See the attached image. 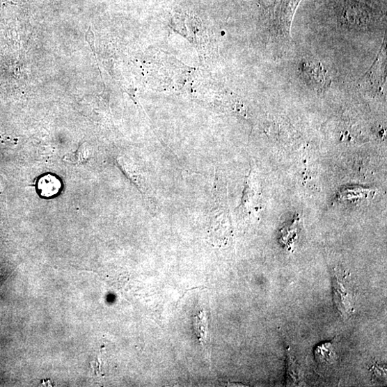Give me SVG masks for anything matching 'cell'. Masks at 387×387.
<instances>
[{
    "label": "cell",
    "instance_id": "cell-1",
    "mask_svg": "<svg viewBox=\"0 0 387 387\" xmlns=\"http://www.w3.org/2000/svg\"><path fill=\"white\" fill-rule=\"evenodd\" d=\"M348 276L345 271L336 269L332 276L333 301L344 319L350 317L354 312L353 292L347 281Z\"/></svg>",
    "mask_w": 387,
    "mask_h": 387
},
{
    "label": "cell",
    "instance_id": "cell-2",
    "mask_svg": "<svg viewBox=\"0 0 387 387\" xmlns=\"http://www.w3.org/2000/svg\"><path fill=\"white\" fill-rule=\"evenodd\" d=\"M302 71L305 81L317 90H324L329 84L327 71L320 63L305 62Z\"/></svg>",
    "mask_w": 387,
    "mask_h": 387
},
{
    "label": "cell",
    "instance_id": "cell-3",
    "mask_svg": "<svg viewBox=\"0 0 387 387\" xmlns=\"http://www.w3.org/2000/svg\"><path fill=\"white\" fill-rule=\"evenodd\" d=\"M194 331L203 346H206L209 340L208 322L207 312L201 310L198 315L194 318Z\"/></svg>",
    "mask_w": 387,
    "mask_h": 387
},
{
    "label": "cell",
    "instance_id": "cell-4",
    "mask_svg": "<svg viewBox=\"0 0 387 387\" xmlns=\"http://www.w3.org/2000/svg\"><path fill=\"white\" fill-rule=\"evenodd\" d=\"M61 187L60 181L52 175L42 177L38 182V189L41 195L46 198H51L57 195Z\"/></svg>",
    "mask_w": 387,
    "mask_h": 387
},
{
    "label": "cell",
    "instance_id": "cell-5",
    "mask_svg": "<svg viewBox=\"0 0 387 387\" xmlns=\"http://www.w3.org/2000/svg\"><path fill=\"white\" fill-rule=\"evenodd\" d=\"M314 354L317 361L321 364H332L335 357L333 342L321 344L314 351Z\"/></svg>",
    "mask_w": 387,
    "mask_h": 387
},
{
    "label": "cell",
    "instance_id": "cell-6",
    "mask_svg": "<svg viewBox=\"0 0 387 387\" xmlns=\"http://www.w3.org/2000/svg\"><path fill=\"white\" fill-rule=\"evenodd\" d=\"M301 368L297 364L294 356L287 350V370L286 371V380L287 384H298L301 381Z\"/></svg>",
    "mask_w": 387,
    "mask_h": 387
}]
</instances>
